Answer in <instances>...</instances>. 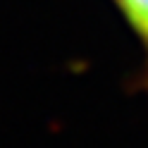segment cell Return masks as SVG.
Listing matches in <instances>:
<instances>
[{
    "mask_svg": "<svg viewBox=\"0 0 148 148\" xmlns=\"http://www.w3.org/2000/svg\"><path fill=\"white\" fill-rule=\"evenodd\" d=\"M148 50V0H115Z\"/></svg>",
    "mask_w": 148,
    "mask_h": 148,
    "instance_id": "obj_1",
    "label": "cell"
}]
</instances>
